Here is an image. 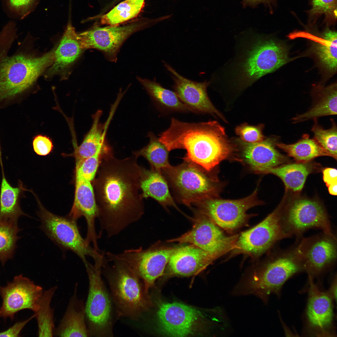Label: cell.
I'll return each mask as SVG.
<instances>
[{
    "label": "cell",
    "mask_w": 337,
    "mask_h": 337,
    "mask_svg": "<svg viewBox=\"0 0 337 337\" xmlns=\"http://www.w3.org/2000/svg\"><path fill=\"white\" fill-rule=\"evenodd\" d=\"M149 144L141 149L133 152L138 158L142 156L149 163L151 168L161 171L171 165L168 159L169 151L152 132L148 134Z\"/></svg>",
    "instance_id": "obj_33"
},
{
    "label": "cell",
    "mask_w": 337,
    "mask_h": 337,
    "mask_svg": "<svg viewBox=\"0 0 337 337\" xmlns=\"http://www.w3.org/2000/svg\"><path fill=\"white\" fill-rule=\"evenodd\" d=\"M161 171L178 200L188 206L215 196L213 180L200 166L184 160Z\"/></svg>",
    "instance_id": "obj_7"
},
{
    "label": "cell",
    "mask_w": 337,
    "mask_h": 337,
    "mask_svg": "<svg viewBox=\"0 0 337 337\" xmlns=\"http://www.w3.org/2000/svg\"><path fill=\"white\" fill-rule=\"evenodd\" d=\"M263 127L262 125L255 126L244 124L237 126L235 129V132L245 143H258L264 139L262 131Z\"/></svg>",
    "instance_id": "obj_40"
},
{
    "label": "cell",
    "mask_w": 337,
    "mask_h": 337,
    "mask_svg": "<svg viewBox=\"0 0 337 337\" xmlns=\"http://www.w3.org/2000/svg\"><path fill=\"white\" fill-rule=\"evenodd\" d=\"M84 264L89 281L85 307L90 336L112 337L114 304L102 279V270L96 268L88 261Z\"/></svg>",
    "instance_id": "obj_6"
},
{
    "label": "cell",
    "mask_w": 337,
    "mask_h": 337,
    "mask_svg": "<svg viewBox=\"0 0 337 337\" xmlns=\"http://www.w3.org/2000/svg\"><path fill=\"white\" fill-rule=\"evenodd\" d=\"M314 120V124L311 129L314 134L313 139L331 157L336 160L337 129L336 123L331 119V127L328 129H325L319 125L317 119Z\"/></svg>",
    "instance_id": "obj_38"
},
{
    "label": "cell",
    "mask_w": 337,
    "mask_h": 337,
    "mask_svg": "<svg viewBox=\"0 0 337 337\" xmlns=\"http://www.w3.org/2000/svg\"><path fill=\"white\" fill-rule=\"evenodd\" d=\"M144 3V0H125L102 16L100 22L102 24L114 26L128 21L139 13Z\"/></svg>",
    "instance_id": "obj_36"
},
{
    "label": "cell",
    "mask_w": 337,
    "mask_h": 337,
    "mask_svg": "<svg viewBox=\"0 0 337 337\" xmlns=\"http://www.w3.org/2000/svg\"><path fill=\"white\" fill-rule=\"evenodd\" d=\"M311 170L309 165L298 162L264 169L258 173L275 175L281 179L287 189L298 192L302 189Z\"/></svg>",
    "instance_id": "obj_30"
},
{
    "label": "cell",
    "mask_w": 337,
    "mask_h": 337,
    "mask_svg": "<svg viewBox=\"0 0 337 337\" xmlns=\"http://www.w3.org/2000/svg\"><path fill=\"white\" fill-rule=\"evenodd\" d=\"M35 316V314L28 319L16 323L7 330L0 332V337H18L26 325Z\"/></svg>",
    "instance_id": "obj_44"
},
{
    "label": "cell",
    "mask_w": 337,
    "mask_h": 337,
    "mask_svg": "<svg viewBox=\"0 0 337 337\" xmlns=\"http://www.w3.org/2000/svg\"><path fill=\"white\" fill-rule=\"evenodd\" d=\"M216 259L193 245L177 247L171 255L168 264L173 275L189 276L204 270Z\"/></svg>",
    "instance_id": "obj_22"
},
{
    "label": "cell",
    "mask_w": 337,
    "mask_h": 337,
    "mask_svg": "<svg viewBox=\"0 0 337 337\" xmlns=\"http://www.w3.org/2000/svg\"><path fill=\"white\" fill-rule=\"evenodd\" d=\"M277 138L264 139L255 144L245 143L243 154L247 162L256 172L277 166L284 163L286 158L275 147Z\"/></svg>",
    "instance_id": "obj_23"
},
{
    "label": "cell",
    "mask_w": 337,
    "mask_h": 337,
    "mask_svg": "<svg viewBox=\"0 0 337 337\" xmlns=\"http://www.w3.org/2000/svg\"><path fill=\"white\" fill-rule=\"evenodd\" d=\"M105 146L99 149L92 156L76 164V181L93 182L98 168L101 154Z\"/></svg>",
    "instance_id": "obj_39"
},
{
    "label": "cell",
    "mask_w": 337,
    "mask_h": 337,
    "mask_svg": "<svg viewBox=\"0 0 337 337\" xmlns=\"http://www.w3.org/2000/svg\"><path fill=\"white\" fill-rule=\"evenodd\" d=\"M273 0H243L242 4L243 6L245 7L247 6H250L253 7L261 3L265 4H269Z\"/></svg>",
    "instance_id": "obj_46"
},
{
    "label": "cell",
    "mask_w": 337,
    "mask_h": 337,
    "mask_svg": "<svg viewBox=\"0 0 337 337\" xmlns=\"http://www.w3.org/2000/svg\"><path fill=\"white\" fill-rule=\"evenodd\" d=\"M164 65L172 74L174 92L191 112L209 114L226 121L208 96L207 89L209 82H198L191 81L181 75L168 64L164 63Z\"/></svg>",
    "instance_id": "obj_20"
},
{
    "label": "cell",
    "mask_w": 337,
    "mask_h": 337,
    "mask_svg": "<svg viewBox=\"0 0 337 337\" xmlns=\"http://www.w3.org/2000/svg\"><path fill=\"white\" fill-rule=\"evenodd\" d=\"M43 292L42 288L22 275L15 276L12 282L0 286L2 303L0 317L13 320L15 315L22 310L28 309L35 312Z\"/></svg>",
    "instance_id": "obj_16"
},
{
    "label": "cell",
    "mask_w": 337,
    "mask_h": 337,
    "mask_svg": "<svg viewBox=\"0 0 337 337\" xmlns=\"http://www.w3.org/2000/svg\"><path fill=\"white\" fill-rule=\"evenodd\" d=\"M281 220L284 232L298 241L311 229H318L327 235L335 236L325 209L319 203L306 199L294 200L285 208L283 206Z\"/></svg>",
    "instance_id": "obj_9"
},
{
    "label": "cell",
    "mask_w": 337,
    "mask_h": 337,
    "mask_svg": "<svg viewBox=\"0 0 337 337\" xmlns=\"http://www.w3.org/2000/svg\"><path fill=\"white\" fill-rule=\"evenodd\" d=\"M91 181H76L74 201L68 217L76 221L84 217L87 225L86 243L92 244L93 248L100 251L97 243L99 237L95 229V221L98 217L94 188Z\"/></svg>",
    "instance_id": "obj_21"
},
{
    "label": "cell",
    "mask_w": 337,
    "mask_h": 337,
    "mask_svg": "<svg viewBox=\"0 0 337 337\" xmlns=\"http://www.w3.org/2000/svg\"><path fill=\"white\" fill-rule=\"evenodd\" d=\"M78 284L71 298L65 314L54 335L60 337H89L86 319L85 305L77 297Z\"/></svg>",
    "instance_id": "obj_25"
},
{
    "label": "cell",
    "mask_w": 337,
    "mask_h": 337,
    "mask_svg": "<svg viewBox=\"0 0 337 337\" xmlns=\"http://www.w3.org/2000/svg\"><path fill=\"white\" fill-rule=\"evenodd\" d=\"M309 278L308 299L305 317L309 331L314 335L332 336L334 314L333 299L328 291L320 289Z\"/></svg>",
    "instance_id": "obj_18"
},
{
    "label": "cell",
    "mask_w": 337,
    "mask_h": 337,
    "mask_svg": "<svg viewBox=\"0 0 337 337\" xmlns=\"http://www.w3.org/2000/svg\"><path fill=\"white\" fill-rule=\"evenodd\" d=\"M295 247L279 249L260 270L241 280L235 295H254L265 302L271 294L280 295L286 282L303 271Z\"/></svg>",
    "instance_id": "obj_5"
},
{
    "label": "cell",
    "mask_w": 337,
    "mask_h": 337,
    "mask_svg": "<svg viewBox=\"0 0 337 337\" xmlns=\"http://www.w3.org/2000/svg\"><path fill=\"white\" fill-rule=\"evenodd\" d=\"M159 139L169 151L183 149V159L209 172L232 152L224 128L216 121L188 123L172 118L169 128Z\"/></svg>",
    "instance_id": "obj_2"
},
{
    "label": "cell",
    "mask_w": 337,
    "mask_h": 337,
    "mask_svg": "<svg viewBox=\"0 0 337 337\" xmlns=\"http://www.w3.org/2000/svg\"><path fill=\"white\" fill-rule=\"evenodd\" d=\"M20 231L17 222L0 220V261L3 265L12 257Z\"/></svg>",
    "instance_id": "obj_37"
},
{
    "label": "cell",
    "mask_w": 337,
    "mask_h": 337,
    "mask_svg": "<svg viewBox=\"0 0 337 337\" xmlns=\"http://www.w3.org/2000/svg\"><path fill=\"white\" fill-rule=\"evenodd\" d=\"M140 188L144 198H151L165 208L173 206L181 211L170 193L168 182L161 171L143 167Z\"/></svg>",
    "instance_id": "obj_26"
},
{
    "label": "cell",
    "mask_w": 337,
    "mask_h": 337,
    "mask_svg": "<svg viewBox=\"0 0 337 337\" xmlns=\"http://www.w3.org/2000/svg\"><path fill=\"white\" fill-rule=\"evenodd\" d=\"M141 27V25L138 23L121 27L94 26L78 34V36L83 49H97L107 59L115 62L117 60V54L123 44Z\"/></svg>",
    "instance_id": "obj_17"
},
{
    "label": "cell",
    "mask_w": 337,
    "mask_h": 337,
    "mask_svg": "<svg viewBox=\"0 0 337 337\" xmlns=\"http://www.w3.org/2000/svg\"><path fill=\"white\" fill-rule=\"evenodd\" d=\"M157 315L161 328L170 336L183 337L195 332L202 316L197 310L177 302L163 303L159 307Z\"/></svg>",
    "instance_id": "obj_19"
},
{
    "label": "cell",
    "mask_w": 337,
    "mask_h": 337,
    "mask_svg": "<svg viewBox=\"0 0 337 337\" xmlns=\"http://www.w3.org/2000/svg\"><path fill=\"white\" fill-rule=\"evenodd\" d=\"M102 113L101 110H98L92 115L93 122L91 128L81 144L75 147L74 152L71 154L75 158L76 164L92 156L99 149L105 145V134L110 117L103 129L99 122Z\"/></svg>",
    "instance_id": "obj_29"
},
{
    "label": "cell",
    "mask_w": 337,
    "mask_h": 337,
    "mask_svg": "<svg viewBox=\"0 0 337 337\" xmlns=\"http://www.w3.org/2000/svg\"><path fill=\"white\" fill-rule=\"evenodd\" d=\"M329 193L333 195L337 194V182H335L330 185L328 187Z\"/></svg>",
    "instance_id": "obj_48"
},
{
    "label": "cell",
    "mask_w": 337,
    "mask_h": 337,
    "mask_svg": "<svg viewBox=\"0 0 337 337\" xmlns=\"http://www.w3.org/2000/svg\"><path fill=\"white\" fill-rule=\"evenodd\" d=\"M322 173L323 180L327 187L337 182V170L336 168H326L323 170Z\"/></svg>",
    "instance_id": "obj_45"
},
{
    "label": "cell",
    "mask_w": 337,
    "mask_h": 337,
    "mask_svg": "<svg viewBox=\"0 0 337 337\" xmlns=\"http://www.w3.org/2000/svg\"><path fill=\"white\" fill-rule=\"evenodd\" d=\"M105 255L112 264L109 265L107 261L102 268L118 317L139 320L150 305L143 281L127 264L114 257L111 252Z\"/></svg>",
    "instance_id": "obj_4"
},
{
    "label": "cell",
    "mask_w": 337,
    "mask_h": 337,
    "mask_svg": "<svg viewBox=\"0 0 337 337\" xmlns=\"http://www.w3.org/2000/svg\"><path fill=\"white\" fill-rule=\"evenodd\" d=\"M32 144L35 152L42 156L49 154L53 147L51 140L48 137L41 135H36L34 138Z\"/></svg>",
    "instance_id": "obj_42"
},
{
    "label": "cell",
    "mask_w": 337,
    "mask_h": 337,
    "mask_svg": "<svg viewBox=\"0 0 337 337\" xmlns=\"http://www.w3.org/2000/svg\"><path fill=\"white\" fill-rule=\"evenodd\" d=\"M83 50L78 34L71 23L69 22L59 45L55 50L54 60L46 73V77L62 74V72L79 57Z\"/></svg>",
    "instance_id": "obj_24"
},
{
    "label": "cell",
    "mask_w": 337,
    "mask_h": 337,
    "mask_svg": "<svg viewBox=\"0 0 337 337\" xmlns=\"http://www.w3.org/2000/svg\"><path fill=\"white\" fill-rule=\"evenodd\" d=\"M194 217V224L190 230L168 242L191 243L216 259L234 249L238 235L226 236L218 226L198 212Z\"/></svg>",
    "instance_id": "obj_14"
},
{
    "label": "cell",
    "mask_w": 337,
    "mask_h": 337,
    "mask_svg": "<svg viewBox=\"0 0 337 337\" xmlns=\"http://www.w3.org/2000/svg\"><path fill=\"white\" fill-rule=\"evenodd\" d=\"M16 27L15 22L10 21L0 32V109L20 102L24 94L55 59V50L36 57L27 51L24 41L10 55L18 38Z\"/></svg>",
    "instance_id": "obj_3"
},
{
    "label": "cell",
    "mask_w": 337,
    "mask_h": 337,
    "mask_svg": "<svg viewBox=\"0 0 337 337\" xmlns=\"http://www.w3.org/2000/svg\"><path fill=\"white\" fill-rule=\"evenodd\" d=\"M310 12L312 16L324 14L335 19L337 17V0H313Z\"/></svg>",
    "instance_id": "obj_41"
},
{
    "label": "cell",
    "mask_w": 337,
    "mask_h": 337,
    "mask_svg": "<svg viewBox=\"0 0 337 337\" xmlns=\"http://www.w3.org/2000/svg\"><path fill=\"white\" fill-rule=\"evenodd\" d=\"M337 33L327 29L317 40L315 53L323 67L334 72L337 69Z\"/></svg>",
    "instance_id": "obj_34"
},
{
    "label": "cell",
    "mask_w": 337,
    "mask_h": 337,
    "mask_svg": "<svg viewBox=\"0 0 337 337\" xmlns=\"http://www.w3.org/2000/svg\"><path fill=\"white\" fill-rule=\"evenodd\" d=\"M241 65L242 80L246 85L286 63L289 59L284 46L272 39H259Z\"/></svg>",
    "instance_id": "obj_12"
},
{
    "label": "cell",
    "mask_w": 337,
    "mask_h": 337,
    "mask_svg": "<svg viewBox=\"0 0 337 337\" xmlns=\"http://www.w3.org/2000/svg\"><path fill=\"white\" fill-rule=\"evenodd\" d=\"M336 276L334 277L331 285L329 290L327 291L333 300H336V289H337Z\"/></svg>",
    "instance_id": "obj_47"
},
{
    "label": "cell",
    "mask_w": 337,
    "mask_h": 337,
    "mask_svg": "<svg viewBox=\"0 0 337 337\" xmlns=\"http://www.w3.org/2000/svg\"><path fill=\"white\" fill-rule=\"evenodd\" d=\"M337 238L323 232L302 237L295 245L303 271L308 277H318L330 270L336 262Z\"/></svg>",
    "instance_id": "obj_11"
},
{
    "label": "cell",
    "mask_w": 337,
    "mask_h": 337,
    "mask_svg": "<svg viewBox=\"0 0 337 337\" xmlns=\"http://www.w3.org/2000/svg\"><path fill=\"white\" fill-rule=\"evenodd\" d=\"M257 191V188L250 195L237 200L223 199L212 196L195 204L198 207V212L219 227L232 232L247 224L250 217L247 211L260 204Z\"/></svg>",
    "instance_id": "obj_10"
},
{
    "label": "cell",
    "mask_w": 337,
    "mask_h": 337,
    "mask_svg": "<svg viewBox=\"0 0 337 337\" xmlns=\"http://www.w3.org/2000/svg\"><path fill=\"white\" fill-rule=\"evenodd\" d=\"M35 0H8L11 8L22 17L29 12Z\"/></svg>",
    "instance_id": "obj_43"
},
{
    "label": "cell",
    "mask_w": 337,
    "mask_h": 337,
    "mask_svg": "<svg viewBox=\"0 0 337 337\" xmlns=\"http://www.w3.org/2000/svg\"><path fill=\"white\" fill-rule=\"evenodd\" d=\"M137 159L133 154L117 159L107 148L101 154L92 184L100 227L108 237L118 235L144 213L140 188L143 167Z\"/></svg>",
    "instance_id": "obj_1"
},
{
    "label": "cell",
    "mask_w": 337,
    "mask_h": 337,
    "mask_svg": "<svg viewBox=\"0 0 337 337\" xmlns=\"http://www.w3.org/2000/svg\"><path fill=\"white\" fill-rule=\"evenodd\" d=\"M282 206L280 204L259 224L239 235L234 252L257 256L280 240L290 238L284 231L281 222Z\"/></svg>",
    "instance_id": "obj_13"
},
{
    "label": "cell",
    "mask_w": 337,
    "mask_h": 337,
    "mask_svg": "<svg viewBox=\"0 0 337 337\" xmlns=\"http://www.w3.org/2000/svg\"><path fill=\"white\" fill-rule=\"evenodd\" d=\"M337 88L336 83L325 87H316L312 94L313 102L311 107L305 113L293 118L292 122L296 123L317 119L322 116L336 115Z\"/></svg>",
    "instance_id": "obj_27"
},
{
    "label": "cell",
    "mask_w": 337,
    "mask_h": 337,
    "mask_svg": "<svg viewBox=\"0 0 337 337\" xmlns=\"http://www.w3.org/2000/svg\"><path fill=\"white\" fill-rule=\"evenodd\" d=\"M177 247H142L125 250L120 254L111 253L115 258L127 264L143 281L145 289L154 285L163 274L170 258Z\"/></svg>",
    "instance_id": "obj_15"
},
{
    "label": "cell",
    "mask_w": 337,
    "mask_h": 337,
    "mask_svg": "<svg viewBox=\"0 0 337 337\" xmlns=\"http://www.w3.org/2000/svg\"><path fill=\"white\" fill-rule=\"evenodd\" d=\"M2 178L0 191V220L17 222L21 216H28L22 210L21 198L27 189L19 180L18 185L14 187L8 182L5 177L1 156H0Z\"/></svg>",
    "instance_id": "obj_28"
},
{
    "label": "cell",
    "mask_w": 337,
    "mask_h": 337,
    "mask_svg": "<svg viewBox=\"0 0 337 337\" xmlns=\"http://www.w3.org/2000/svg\"><path fill=\"white\" fill-rule=\"evenodd\" d=\"M276 146L286 152L298 163H305L322 156L331 157L313 138L307 134H304L297 142L286 144L278 142Z\"/></svg>",
    "instance_id": "obj_31"
},
{
    "label": "cell",
    "mask_w": 337,
    "mask_h": 337,
    "mask_svg": "<svg viewBox=\"0 0 337 337\" xmlns=\"http://www.w3.org/2000/svg\"><path fill=\"white\" fill-rule=\"evenodd\" d=\"M37 200L40 228L55 244L63 250L75 253L84 263L87 261L86 256L92 258L95 264L103 261L104 254L96 251L86 243L81 237L76 221L68 216H59L51 212Z\"/></svg>",
    "instance_id": "obj_8"
},
{
    "label": "cell",
    "mask_w": 337,
    "mask_h": 337,
    "mask_svg": "<svg viewBox=\"0 0 337 337\" xmlns=\"http://www.w3.org/2000/svg\"><path fill=\"white\" fill-rule=\"evenodd\" d=\"M53 287L43 292L39 300L38 308L34 313L38 327L39 337H52L55 328L53 321V310L51 306L52 297L57 289Z\"/></svg>",
    "instance_id": "obj_35"
},
{
    "label": "cell",
    "mask_w": 337,
    "mask_h": 337,
    "mask_svg": "<svg viewBox=\"0 0 337 337\" xmlns=\"http://www.w3.org/2000/svg\"><path fill=\"white\" fill-rule=\"evenodd\" d=\"M137 79L154 101L163 108L172 111L191 112L174 92L166 89L155 81L137 76Z\"/></svg>",
    "instance_id": "obj_32"
}]
</instances>
